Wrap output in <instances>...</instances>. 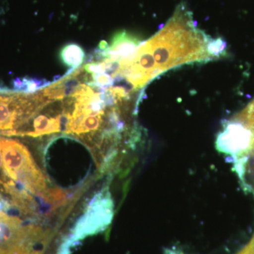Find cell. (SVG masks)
I'll return each instance as SVG.
<instances>
[{
	"instance_id": "1",
	"label": "cell",
	"mask_w": 254,
	"mask_h": 254,
	"mask_svg": "<svg viewBox=\"0 0 254 254\" xmlns=\"http://www.w3.org/2000/svg\"><path fill=\"white\" fill-rule=\"evenodd\" d=\"M138 50L154 78L180 65L219 57L216 40L209 39L195 26L191 14L184 5H180L167 24Z\"/></svg>"
},
{
	"instance_id": "2",
	"label": "cell",
	"mask_w": 254,
	"mask_h": 254,
	"mask_svg": "<svg viewBox=\"0 0 254 254\" xmlns=\"http://www.w3.org/2000/svg\"><path fill=\"white\" fill-rule=\"evenodd\" d=\"M4 182L11 181L31 194L46 191V177L37 166L27 148L14 140L1 138Z\"/></svg>"
},
{
	"instance_id": "3",
	"label": "cell",
	"mask_w": 254,
	"mask_h": 254,
	"mask_svg": "<svg viewBox=\"0 0 254 254\" xmlns=\"http://www.w3.org/2000/svg\"><path fill=\"white\" fill-rule=\"evenodd\" d=\"M43 108V100L38 93L0 94V130L16 131Z\"/></svg>"
},
{
	"instance_id": "4",
	"label": "cell",
	"mask_w": 254,
	"mask_h": 254,
	"mask_svg": "<svg viewBox=\"0 0 254 254\" xmlns=\"http://www.w3.org/2000/svg\"><path fill=\"white\" fill-rule=\"evenodd\" d=\"M253 140V133L250 128L235 118L224 125L215 145L219 151L232 155L237 160L250 154Z\"/></svg>"
},
{
	"instance_id": "5",
	"label": "cell",
	"mask_w": 254,
	"mask_h": 254,
	"mask_svg": "<svg viewBox=\"0 0 254 254\" xmlns=\"http://www.w3.org/2000/svg\"><path fill=\"white\" fill-rule=\"evenodd\" d=\"M60 57L62 62L68 67H78L84 60V50L79 45L70 43L62 48Z\"/></svg>"
},
{
	"instance_id": "6",
	"label": "cell",
	"mask_w": 254,
	"mask_h": 254,
	"mask_svg": "<svg viewBox=\"0 0 254 254\" xmlns=\"http://www.w3.org/2000/svg\"><path fill=\"white\" fill-rule=\"evenodd\" d=\"M237 254H254V236L248 245Z\"/></svg>"
},
{
	"instance_id": "7",
	"label": "cell",
	"mask_w": 254,
	"mask_h": 254,
	"mask_svg": "<svg viewBox=\"0 0 254 254\" xmlns=\"http://www.w3.org/2000/svg\"><path fill=\"white\" fill-rule=\"evenodd\" d=\"M4 173H3L2 144H1V138H0V185L4 182Z\"/></svg>"
},
{
	"instance_id": "8",
	"label": "cell",
	"mask_w": 254,
	"mask_h": 254,
	"mask_svg": "<svg viewBox=\"0 0 254 254\" xmlns=\"http://www.w3.org/2000/svg\"><path fill=\"white\" fill-rule=\"evenodd\" d=\"M164 254H184L180 251L176 250H165Z\"/></svg>"
},
{
	"instance_id": "9",
	"label": "cell",
	"mask_w": 254,
	"mask_h": 254,
	"mask_svg": "<svg viewBox=\"0 0 254 254\" xmlns=\"http://www.w3.org/2000/svg\"><path fill=\"white\" fill-rule=\"evenodd\" d=\"M0 92H3V93H9L11 92L8 88H4V87L0 86Z\"/></svg>"
},
{
	"instance_id": "10",
	"label": "cell",
	"mask_w": 254,
	"mask_h": 254,
	"mask_svg": "<svg viewBox=\"0 0 254 254\" xmlns=\"http://www.w3.org/2000/svg\"><path fill=\"white\" fill-rule=\"evenodd\" d=\"M29 254H41L39 253V252H31V253H30Z\"/></svg>"
}]
</instances>
